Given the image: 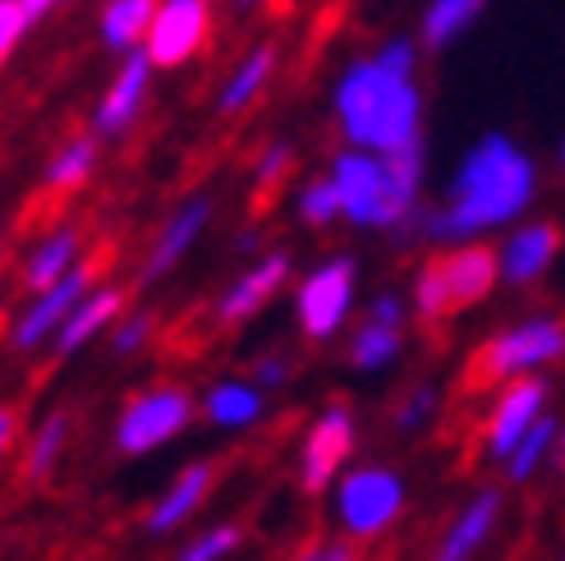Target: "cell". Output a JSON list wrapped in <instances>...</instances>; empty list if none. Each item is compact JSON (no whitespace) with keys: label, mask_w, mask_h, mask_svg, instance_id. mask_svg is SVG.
I'll list each match as a JSON object with an SVG mask.
<instances>
[{"label":"cell","mask_w":565,"mask_h":561,"mask_svg":"<svg viewBox=\"0 0 565 561\" xmlns=\"http://www.w3.org/2000/svg\"><path fill=\"white\" fill-rule=\"evenodd\" d=\"M157 331V318L148 314V308H134V314H125L116 327H110V354L116 359H134L138 350H148Z\"/></svg>","instance_id":"32"},{"label":"cell","mask_w":565,"mask_h":561,"mask_svg":"<svg viewBox=\"0 0 565 561\" xmlns=\"http://www.w3.org/2000/svg\"><path fill=\"white\" fill-rule=\"evenodd\" d=\"M405 350V331L401 327H382V322H369L363 318L359 331L350 336V363L359 373H382L391 369L395 359Z\"/></svg>","instance_id":"27"},{"label":"cell","mask_w":565,"mask_h":561,"mask_svg":"<svg viewBox=\"0 0 565 561\" xmlns=\"http://www.w3.org/2000/svg\"><path fill=\"white\" fill-rule=\"evenodd\" d=\"M539 193V166L505 134H483L465 152L446 189V203L418 212L401 235H428L437 244H473L478 235L520 221Z\"/></svg>","instance_id":"2"},{"label":"cell","mask_w":565,"mask_h":561,"mask_svg":"<svg viewBox=\"0 0 565 561\" xmlns=\"http://www.w3.org/2000/svg\"><path fill=\"white\" fill-rule=\"evenodd\" d=\"M19 6H23V0H19Z\"/></svg>","instance_id":"45"},{"label":"cell","mask_w":565,"mask_h":561,"mask_svg":"<svg viewBox=\"0 0 565 561\" xmlns=\"http://www.w3.org/2000/svg\"><path fill=\"white\" fill-rule=\"evenodd\" d=\"M83 263V231L78 226H55V231H46L33 248L23 254V290H28V299L33 295H42V290H51V286H61L65 276H74Z\"/></svg>","instance_id":"18"},{"label":"cell","mask_w":565,"mask_h":561,"mask_svg":"<svg viewBox=\"0 0 565 561\" xmlns=\"http://www.w3.org/2000/svg\"><path fill=\"white\" fill-rule=\"evenodd\" d=\"M354 299H359V263L350 254L322 258L295 286V322L308 341H331L350 322Z\"/></svg>","instance_id":"7"},{"label":"cell","mask_w":565,"mask_h":561,"mask_svg":"<svg viewBox=\"0 0 565 561\" xmlns=\"http://www.w3.org/2000/svg\"><path fill=\"white\" fill-rule=\"evenodd\" d=\"M271 74H276V46H271V42L248 46L239 61H235V70L221 78V88H216V110H221V116H244V110L267 93Z\"/></svg>","instance_id":"22"},{"label":"cell","mask_w":565,"mask_h":561,"mask_svg":"<svg viewBox=\"0 0 565 561\" xmlns=\"http://www.w3.org/2000/svg\"><path fill=\"white\" fill-rule=\"evenodd\" d=\"M331 184L341 193V212L359 231H405L418 216L423 189V148L377 157L341 148L331 157Z\"/></svg>","instance_id":"3"},{"label":"cell","mask_w":565,"mask_h":561,"mask_svg":"<svg viewBox=\"0 0 565 561\" xmlns=\"http://www.w3.org/2000/svg\"><path fill=\"white\" fill-rule=\"evenodd\" d=\"M235 10H253V6H263V0H231Z\"/></svg>","instance_id":"42"},{"label":"cell","mask_w":565,"mask_h":561,"mask_svg":"<svg viewBox=\"0 0 565 561\" xmlns=\"http://www.w3.org/2000/svg\"><path fill=\"white\" fill-rule=\"evenodd\" d=\"M97 286V263L88 258L74 276H65L61 286H51L42 295H33L23 304V314L10 322V350L19 354H38L42 346H51L55 336H61V327L70 322V314L83 304V295H88Z\"/></svg>","instance_id":"9"},{"label":"cell","mask_w":565,"mask_h":561,"mask_svg":"<svg viewBox=\"0 0 565 561\" xmlns=\"http://www.w3.org/2000/svg\"><path fill=\"white\" fill-rule=\"evenodd\" d=\"M97 144H102L97 134H74V138H65V144L46 157L42 184H46L51 193H74V189H83V184L93 180V171H97V157H102Z\"/></svg>","instance_id":"25"},{"label":"cell","mask_w":565,"mask_h":561,"mask_svg":"<svg viewBox=\"0 0 565 561\" xmlns=\"http://www.w3.org/2000/svg\"><path fill=\"white\" fill-rule=\"evenodd\" d=\"M561 254V231L552 221H529V226L511 231V240L501 244V280H511V286H533V280H543L552 258Z\"/></svg>","instance_id":"20"},{"label":"cell","mask_w":565,"mask_h":561,"mask_svg":"<svg viewBox=\"0 0 565 561\" xmlns=\"http://www.w3.org/2000/svg\"><path fill=\"white\" fill-rule=\"evenodd\" d=\"M248 382L263 387V391L286 387V382H290V359H286V354H258V359L248 363Z\"/></svg>","instance_id":"36"},{"label":"cell","mask_w":565,"mask_h":561,"mask_svg":"<svg viewBox=\"0 0 565 561\" xmlns=\"http://www.w3.org/2000/svg\"><path fill=\"white\" fill-rule=\"evenodd\" d=\"M295 561H359V557H354L350 543H327V548H308V552H299Z\"/></svg>","instance_id":"39"},{"label":"cell","mask_w":565,"mask_h":561,"mask_svg":"<svg viewBox=\"0 0 565 561\" xmlns=\"http://www.w3.org/2000/svg\"><path fill=\"white\" fill-rule=\"evenodd\" d=\"M561 161H565V144H561Z\"/></svg>","instance_id":"44"},{"label":"cell","mask_w":565,"mask_h":561,"mask_svg":"<svg viewBox=\"0 0 565 561\" xmlns=\"http://www.w3.org/2000/svg\"><path fill=\"white\" fill-rule=\"evenodd\" d=\"M207 226H212V199L207 193H189V199H180L171 208V216L161 221L143 267H138V286H157V280L171 276L193 254V244L207 235Z\"/></svg>","instance_id":"11"},{"label":"cell","mask_w":565,"mask_h":561,"mask_svg":"<svg viewBox=\"0 0 565 561\" xmlns=\"http://www.w3.org/2000/svg\"><path fill=\"white\" fill-rule=\"evenodd\" d=\"M552 442H556V419L552 414H543L539 424H533V433L515 446V456L505 461V474H511L515 484H524V479H533V469H539L543 461H547V452H552Z\"/></svg>","instance_id":"30"},{"label":"cell","mask_w":565,"mask_h":561,"mask_svg":"<svg viewBox=\"0 0 565 561\" xmlns=\"http://www.w3.org/2000/svg\"><path fill=\"white\" fill-rule=\"evenodd\" d=\"M161 10V0H106L102 19H97V33L102 46L116 51V55H134L143 51L148 33H152V19Z\"/></svg>","instance_id":"23"},{"label":"cell","mask_w":565,"mask_h":561,"mask_svg":"<svg viewBox=\"0 0 565 561\" xmlns=\"http://www.w3.org/2000/svg\"><path fill=\"white\" fill-rule=\"evenodd\" d=\"M414 314H418L423 322H441V318L456 314V308H450V295H446V280H441L437 258L423 263L418 276H414Z\"/></svg>","instance_id":"31"},{"label":"cell","mask_w":565,"mask_h":561,"mask_svg":"<svg viewBox=\"0 0 565 561\" xmlns=\"http://www.w3.org/2000/svg\"><path fill=\"white\" fill-rule=\"evenodd\" d=\"M235 248H239V254H248V248H258V235H239V240H235Z\"/></svg>","instance_id":"41"},{"label":"cell","mask_w":565,"mask_h":561,"mask_svg":"<svg viewBox=\"0 0 565 561\" xmlns=\"http://www.w3.org/2000/svg\"><path fill=\"white\" fill-rule=\"evenodd\" d=\"M212 484H216V465L212 461H189L184 469H175V479L152 497L143 529L152 539H166V534H175V529H184L198 511H203V501L212 497Z\"/></svg>","instance_id":"15"},{"label":"cell","mask_w":565,"mask_h":561,"mask_svg":"<svg viewBox=\"0 0 565 561\" xmlns=\"http://www.w3.org/2000/svg\"><path fill=\"white\" fill-rule=\"evenodd\" d=\"M55 6H61V0H23V10H28V19H33V23H38L46 10H55Z\"/></svg>","instance_id":"40"},{"label":"cell","mask_w":565,"mask_h":561,"mask_svg":"<svg viewBox=\"0 0 565 561\" xmlns=\"http://www.w3.org/2000/svg\"><path fill=\"white\" fill-rule=\"evenodd\" d=\"M437 414V387H414V391H405V401L395 405V428L401 433H414V428H423L428 419Z\"/></svg>","instance_id":"34"},{"label":"cell","mask_w":565,"mask_h":561,"mask_svg":"<svg viewBox=\"0 0 565 561\" xmlns=\"http://www.w3.org/2000/svg\"><path fill=\"white\" fill-rule=\"evenodd\" d=\"M290 166H295V148L286 144V138H276V144H267L258 152V161H253V184H258V189H276L280 180L290 176Z\"/></svg>","instance_id":"33"},{"label":"cell","mask_w":565,"mask_h":561,"mask_svg":"<svg viewBox=\"0 0 565 561\" xmlns=\"http://www.w3.org/2000/svg\"><path fill=\"white\" fill-rule=\"evenodd\" d=\"M488 0H428V10H423V23H418V38L428 51H441L456 42L465 28L483 14Z\"/></svg>","instance_id":"26"},{"label":"cell","mask_w":565,"mask_h":561,"mask_svg":"<svg viewBox=\"0 0 565 561\" xmlns=\"http://www.w3.org/2000/svg\"><path fill=\"white\" fill-rule=\"evenodd\" d=\"M28 28H33V19H28V10L19 6V0H0V65L19 51Z\"/></svg>","instance_id":"35"},{"label":"cell","mask_w":565,"mask_h":561,"mask_svg":"<svg viewBox=\"0 0 565 561\" xmlns=\"http://www.w3.org/2000/svg\"><path fill=\"white\" fill-rule=\"evenodd\" d=\"M152 74H157V65L148 61V51L125 55L120 70L110 74V83L102 88V97L93 106V134L97 138H125L138 125V116L148 110Z\"/></svg>","instance_id":"12"},{"label":"cell","mask_w":565,"mask_h":561,"mask_svg":"<svg viewBox=\"0 0 565 561\" xmlns=\"http://www.w3.org/2000/svg\"><path fill=\"white\" fill-rule=\"evenodd\" d=\"M565 354V322L556 318H524L515 327L497 331L492 341L473 354L469 382L473 387H511L520 378H533V369Z\"/></svg>","instance_id":"6"},{"label":"cell","mask_w":565,"mask_h":561,"mask_svg":"<svg viewBox=\"0 0 565 561\" xmlns=\"http://www.w3.org/2000/svg\"><path fill=\"white\" fill-rule=\"evenodd\" d=\"M441 267V280H446V295H450V308H473V304H483L497 286V276H501V258H497V248L488 244H456L450 254L437 258Z\"/></svg>","instance_id":"17"},{"label":"cell","mask_w":565,"mask_h":561,"mask_svg":"<svg viewBox=\"0 0 565 561\" xmlns=\"http://www.w3.org/2000/svg\"><path fill=\"white\" fill-rule=\"evenodd\" d=\"M0 258H6V235H0Z\"/></svg>","instance_id":"43"},{"label":"cell","mask_w":565,"mask_h":561,"mask_svg":"<svg viewBox=\"0 0 565 561\" xmlns=\"http://www.w3.org/2000/svg\"><path fill=\"white\" fill-rule=\"evenodd\" d=\"M125 304H129V290L125 286H116V280H97V286L83 295V304L70 314V322L61 327V336L51 341V354L55 359H70L83 346H93L102 331L110 336V327L125 318Z\"/></svg>","instance_id":"16"},{"label":"cell","mask_w":565,"mask_h":561,"mask_svg":"<svg viewBox=\"0 0 565 561\" xmlns=\"http://www.w3.org/2000/svg\"><path fill=\"white\" fill-rule=\"evenodd\" d=\"M198 410H203V419L216 428V433H248L263 424L267 414V391L253 387L248 378H216L203 401H198Z\"/></svg>","instance_id":"19"},{"label":"cell","mask_w":565,"mask_h":561,"mask_svg":"<svg viewBox=\"0 0 565 561\" xmlns=\"http://www.w3.org/2000/svg\"><path fill=\"white\" fill-rule=\"evenodd\" d=\"M290 280V254H280V248H271V254L263 258H253L231 286H225L216 295V308H212V318L221 327H239L248 318H258L263 308L280 295V286Z\"/></svg>","instance_id":"14"},{"label":"cell","mask_w":565,"mask_h":561,"mask_svg":"<svg viewBox=\"0 0 565 561\" xmlns=\"http://www.w3.org/2000/svg\"><path fill=\"white\" fill-rule=\"evenodd\" d=\"M405 479L391 465H354L331 488L335 525L345 529L354 543H373L405 511Z\"/></svg>","instance_id":"4"},{"label":"cell","mask_w":565,"mask_h":561,"mask_svg":"<svg viewBox=\"0 0 565 561\" xmlns=\"http://www.w3.org/2000/svg\"><path fill=\"white\" fill-rule=\"evenodd\" d=\"M369 322H382V327H405V299L395 290H382L369 299Z\"/></svg>","instance_id":"37"},{"label":"cell","mask_w":565,"mask_h":561,"mask_svg":"<svg viewBox=\"0 0 565 561\" xmlns=\"http://www.w3.org/2000/svg\"><path fill=\"white\" fill-rule=\"evenodd\" d=\"M70 437H74V419H70V410H51V414H42V419H38V428H33V437H28V446H23V479H28V484H46L51 474H55V465L65 461Z\"/></svg>","instance_id":"24"},{"label":"cell","mask_w":565,"mask_h":561,"mask_svg":"<svg viewBox=\"0 0 565 561\" xmlns=\"http://www.w3.org/2000/svg\"><path fill=\"white\" fill-rule=\"evenodd\" d=\"M501 520V493L497 488H483L469 497V507L446 525V534L433 552V561H473V552L492 539V529Z\"/></svg>","instance_id":"21"},{"label":"cell","mask_w":565,"mask_h":561,"mask_svg":"<svg viewBox=\"0 0 565 561\" xmlns=\"http://www.w3.org/2000/svg\"><path fill=\"white\" fill-rule=\"evenodd\" d=\"M244 543V529L239 525H212V529H198L193 539H184V548L171 561H231Z\"/></svg>","instance_id":"28"},{"label":"cell","mask_w":565,"mask_h":561,"mask_svg":"<svg viewBox=\"0 0 565 561\" xmlns=\"http://www.w3.org/2000/svg\"><path fill=\"white\" fill-rule=\"evenodd\" d=\"M295 208H299V216H303V226H313V231H322V226H331V221L345 216V212H341V193H335L331 176L303 180L299 193H295Z\"/></svg>","instance_id":"29"},{"label":"cell","mask_w":565,"mask_h":561,"mask_svg":"<svg viewBox=\"0 0 565 561\" xmlns=\"http://www.w3.org/2000/svg\"><path fill=\"white\" fill-rule=\"evenodd\" d=\"M14 442H19V414L10 405H0V461L14 452Z\"/></svg>","instance_id":"38"},{"label":"cell","mask_w":565,"mask_h":561,"mask_svg":"<svg viewBox=\"0 0 565 561\" xmlns=\"http://www.w3.org/2000/svg\"><path fill=\"white\" fill-rule=\"evenodd\" d=\"M207 38H212V6L207 0H161L143 51L157 70H180L207 46Z\"/></svg>","instance_id":"10"},{"label":"cell","mask_w":565,"mask_h":561,"mask_svg":"<svg viewBox=\"0 0 565 561\" xmlns=\"http://www.w3.org/2000/svg\"><path fill=\"white\" fill-rule=\"evenodd\" d=\"M354 442H359V424H354V410L331 401L313 424L303 428L299 437V461H295V479L308 497H318L327 488H335V479L345 474L350 456H354Z\"/></svg>","instance_id":"8"},{"label":"cell","mask_w":565,"mask_h":561,"mask_svg":"<svg viewBox=\"0 0 565 561\" xmlns=\"http://www.w3.org/2000/svg\"><path fill=\"white\" fill-rule=\"evenodd\" d=\"M193 414H198V401L180 382H152L120 405L116 428H110V446L120 456H152L193 424Z\"/></svg>","instance_id":"5"},{"label":"cell","mask_w":565,"mask_h":561,"mask_svg":"<svg viewBox=\"0 0 565 561\" xmlns=\"http://www.w3.org/2000/svg\"><path fill=\"white\" fill-rule=\"evenodd\" d=\"M543 405H547V382L543 378H520L511 387H501V396L483 424V452L488 461H511L515 446L533 433V424L543 419Z\"/></svg>","instance_id":"13"},{"label":"cell","mask_w":565,"mask_h":561,"mask_svg":"<svg viewBox=\"0 0 565 561\" xmlns=\"http://www.w3.org/2000/svg\"><path fill=\"white\" fill-rule=\"evenodd\" d=\"M414 74L418 46L409 38H391L335 74L331 120L345 148L377 157L423 148V88Z\"/></svg>","instance_id":"1"}]
</instances>
